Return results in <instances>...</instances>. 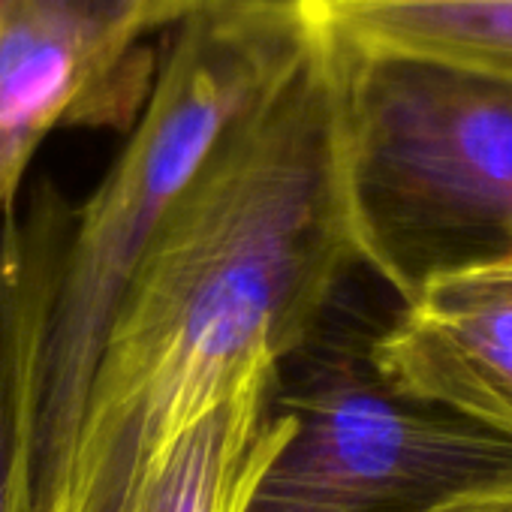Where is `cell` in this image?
I'll use <instances>...</instances> for the list:
<instances>
[{
    "label": "cell",
    "mask_w": 512,
    "mask_h": 512,
    "mask_svg": "<svg viewBox=\"0 0 512 512\" xmlns=\"http://www.w3.org/2000/svg\"><path fill=\"white\" fill-rule=\"evenodd\" d=\"M311 25L302 64L220 139L163 217L115 311L43 512H127L178 434L260 356L296 353L359 266L335 49Z\"/></svg>",
    "instance_id": "6da1fadb"
},
{
    "label": "cell",
    "mask_w": 512,
    "mask_h": 512,
    "mask_svg": "<svg viewBox=\"0 0 512 512\" xmlns=\"http://www.w3.org/2000/svg\"><path fill=\"white\" fill-rule=\"evenodd\" d=\"M311 40L299 0H196L178 19L127 148L73 214L40 362L31 512L46 509L64 473L109 326L163 217Z\"/></svg>",
    "instance_id": "7a4b0ae2"
},
{
    "label": "cell",
    "mask_w": 512,
    "mask_h": 512,
    "mask_svg": "<svg viewBox=\"0 0 512 512\" xmlns=\"http://www.w3.org/2000/svg\"><path fill=\"white\" fill-rule=\"evenodd\" d=\"M326 34L359 266L401 302L512 266V82Z\"/></svg>",
    "instance_id": "3957f363"
},
{
    "label": "cell",
    "mask_w": 512,
    "mask_h": 512,
    "mask_svg": "<svg viewBox=\"0 0 512 512\" xmlns=\"http://www.w3.org/2000/svg\"><path fill=\"white\" fill-rule=\"evenodd\" d=\"M356 269L314 335L278 362L275 398L296 428L241 512H431L512 476V437L380 377L371 347L401 302L362 293Z\"/></svg>",
    "instance_id": "277c9868"
},
{
    "label": "cell",
    "mask_w": 512,
    "mask_h": 512,
    "mask_svg": "<svg viewBox=\"0 0 512 512\" xmlns=\"http://www.w3.org/2000/svg\"><path fill=\"white\" fill-rule=\"evenodd\" d=\"M371 356L395 392L512 437V266L428 284L395 308Z\"/></svg>",
    "instance_id": "5b68a950"
},
{
    "label": "cell",
    "mask_w": 512,
    "mask_h": 512,
    "mask_svg": "<svg viewBox=\"0 0 512 512\" xmlns=\"http://www.w3.org/2000/svg\"><path fill=\"white\" fill-rule=\"evenodd\" d=\"M145 97L112 82L88 34L28 0H0V214L58 124H127Z\"/></svg>",
    "instance_id": "8992f818"
},
{
    "label": "cell",
    "mask_w": 512,
    "mask_h": 512,
    "mask_svg": "<svg viewBox=\"0 0 512 512\" xmlns=\"http://www.w3.org/2000/svg\"><path fill=\"white\" fill-rule=\"evenodd\" d=\"M73 214L52 184L0 214V512H31L40 362Z\"/></svg>",
    "instance_id": "52a82bcc"
},
{
    "label": "cell",
    "mask_w": 512,
    "mask_h": 512,
    "mask_svg": "<svg viewBox=\"0 0 512 512\" xmlns=\"http://www.w3.org/2000/svg\"><path fill=\"white\" fill-rule=\"evenodd\" d=\"M341 40L512 82V0H299Z\"/></svg>",
    "instance_id": "ba28073f"
},
{
    "label": "cell",
    "mask_w": 512,
    "mask_h": 512,
    "mask_svg": "<svg viewBox=\"0 0 512 512\" xmlns=\"http://www.w3.org/2000/svg\"><path fill=\"white\" fill-rule=\"evenodd\" d=\"M28 4L76 22L94 43L106 76L127 91L148 97L151 67L142 64L136 43L145 34L178 22L196 0H28Z\"/></svg>",
    "instance_id": "9c48e42d"
},
{
    "label": "cell",
    "mask_w": 512,
    "mask_h": 512,
    "mask_svg": "<svg viewBox=\"0 0 512 512\" xmlns=\"http://www.w3.org/2000/svg\"><path fill=\"white\" fill-rule=\"evenodd\" d=\"M431 512H512V476L455 494Z\"/></svg>",
    "instance_id": "30bf717a"
}]
</instances>
